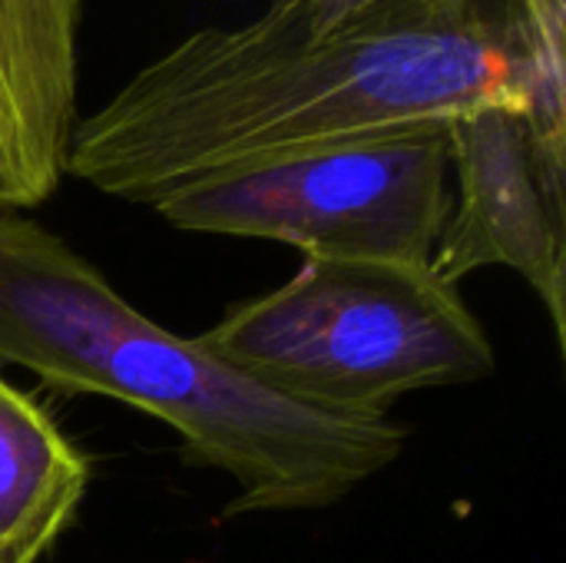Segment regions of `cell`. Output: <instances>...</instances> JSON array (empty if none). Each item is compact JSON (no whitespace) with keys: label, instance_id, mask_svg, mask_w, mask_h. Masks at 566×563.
Instances as JSON below:
<instances>
[{"label":"cell","instance_id":"obj_1","mask_svg":"<svg viewBox=\"0 0 566 563\" xmlns=\"http://www.w3.org/2000/svg\"><path fill=\"white\" fill-rule=\"evenodd\" d=\"M497 106L524 119L507 17L478 0H378L315 37L295 0L199 27L80 116L66 176L153 209L249 166Z\"/></svg>","mask_w":566,"mask_h":563},{"label":"cell","instance_id":"obj_2","mask_svg":"<svg viewBox=\"0 0 566 563\" xmlns=\"http://www.w3.org/2000/svg\"><path fill=\"white\" fill-rule=\"evenodd\" d=\"M3 365L166 421L182 465L235 484L222 518L338 508L411 441L391 415H335L269 392L139 312L99 265L17 209H0Z\"/></svg>","mask_w":566,"mask_h":563},{"label":"cell","instance_id":"obj_3","mask_svg":"<svg viewBox=\"0 0 566 563\" xmlns=\"http://www.w3.org/2000/svg\"><path fill=\"white\" fill-rule=\"evenodd\" d=\"M196 338L269 392L335 415H388L401 395L497 375L484 322L431 262L302 259Z\"/></svg>","mask_w":566,"mask_h":563},{"label":"cell","instance_id":"obj_4","mask_svg":"<svg viewBox=\"0 0 566 563\" xmlns=\"http://www.w3.org/2000/svg\"><path fill=\"white\" fill-rule=\"evenodd\" d=\"M448 176V126H428L222 173L153 212L179 232L279 242L302 259L428 265L451 209Z\"/></svg>","mask_w":566,"mask_h":563},{"label":"cell","instance_id":"obj_5","mask_svg":"<svg viewBox=\"0 0 566 563\" xmlns=\"http://www.w3.org/2000/svg\"><path fill=\"white\" fill-rule=\"evenodd\" d=\"M458 192L438 236L431 269L461 285L481 269L517 272L566 352V206L537 169L517 113L484 106L448 123Z\"/></svg>","mask_w":566,"mask_h":563},{"label":"cell","instance_id":"obj_6","mask_svg":"<svg viewBox=\"0 0 566 563\" xmlns=\"http://www.w3.org/2000/svg\"><path fill=\"white\" fill-rule=\"evenodd\" d=\"M83 7L0 0V209L33 212L66 179Z\"/></svg>","mask_w":566,"mask_h":563},{"label":"cell","instance_id":"obj_7","mask_svg":"<svg viewBox=\"0 0 566 563\" xmlns=\"http://www.w3.org/2000/svg\"><path fill=\"white\" fill-rule=\"evenodd\" d=\"M90 455L0 368V563H43L76 528Z\"/></svg>","mask_w":566,"mask_h":563},{"label":"cell","instance_id":"obj_8","mask_svg":"<svg viewBox=\"0 0 566 563\" xmlns=\"http://www.w3.org/2000/svg\"><path fill=\"white\" fill-rule=\"evenodd\" d=\"M524 76V126L547 192L566 206V0H507Z\"/></svg>","mask_w":566,"mask_h":563},{"label":"cell","instance_id":"obj_9","mask_svg":"<svg viewBox=\"0 0 566 563\" xmlns=\"http://www.w3.org/2000/svg\"><path fill=\"white\" fill-rule=\"evenodd\" d=\"M298 10L305 13V23L315 37L322 33H332L335 27L348 23L355 13L375 7L378 0H295Z\"/></svg>","mask_w":566,"mask_h":563}]
</instances>
